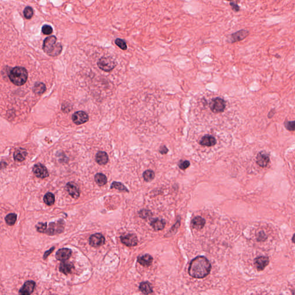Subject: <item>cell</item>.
<instances>
[{"label": "cell", "mask_w": 295, "mask_h": 295, "mask_svg": "<svg viewBox=\"0 0 295 295\" xmlns=\"http://www.w3.org/2000/svg\"><path fill=\"white\" fill-rule=\"evenodd\" d=\"M73 268L74 265L73 263L65 261H62V262L61 263L59 267V270L62 273L67 275L72 272V270L73 269Z\"/></svg>", "instance_id": "18"}, {"label": "cell", "mask_w": 295, "mask_h": 295, "mask_svg": "<svg viewBox=\"0 0 295 295\" xmlns=\"http://www.w3.org/2000/svg\"><path fill=\"white\" fill-rule=\"evenodd\" d=\"M65 189L72 198L77 199L80 197V188L76 183L73 182L67 183L65 186Z\"/></svg>", "instance_id": "10"}, {"label": "cell", "mask_w": 295, "mask_h": 295, "mask_svg": "<svg viewBox=\"0 0 295 295\" xmlns=\"http://www.w3.org/2000/svg\"><path fill=\"white\" fill-rule=\"evenodd\" d=\"M202 104L207 108V111L213 116H218L226 110L227 103L225 99L220 96H214L207 99L204 98Z\"/></svg>", "instance_id": "2"}, {"label": "cell", "mask_w": 295, "mask_h": 295, "mask_svg": "<svg viewBox=\"0 0 295 295\" xmlns=\"http://www.w3.org/2000/svg\"><path fill=\"white\" fill-rule=\"evenodd\" d=\"M95 180L96 183L100 186H104L107 183V177L102 173L96 174L95 176Z\"/></svg>", "instance_id": "25"}, {"label": "cell", "mask_w": 295, "mask_h": 295, "mask_svg": "<svg viewBox=\"0 0 295 295\" xmlns=\"http://www.w3.org/2000/svg\"><path fill=\"white\" fill-rule=\"evenodd\" d=\"M5 220L8 225L12 226L17 220V215L15 213H9L6 216Z\"/></svg>", "instance_id": "28"}, {"label": "cell", "mask_w": 295, "mask_h": 295, "mask_svg": "<svg viewBox=\"0 0 295 295\" xmlns=\"http://www.w3.org/2000/svg\"><path fill=\"white\" fill-rule=\"evenodd\" d=\"M110 189H116L121 192H128V189L125 186H124L122 183L118 182H113L110 187Z\"/></svg>", "instance_id": "30"}, {"label": "cell", "mask_w": 295, "mask_h": 295, "mask_svg": "<svg viewBox=\"0 0 295 295\" xmlns=\"http://www.w3.org/2000/svg\"><path fill=\"white\" fill-rule=\"evenodd\" d=\"M178 165L180 169L182 170H185L189 167L190 163L188 160H180Z\"/></svg>", "instance_id": "38"}, {"label": "cell", "mask_w": 295, "mask_h": 295, "mask_svg": "<svg viewBox=\"0 0 295 295\" xmlns=\"http://www.w3.org/2000/svg\"><path fill=\"white\" fill-rule=\"evenodd\" d=\"M249 34L250 32L248 30L244 29H240L230 35V36L228 37V42L233 43L235 42L242 41L244 39L246 38L249 35Z\"/></svg>", "instance_id": "8"}, {"label": "cell", "mask_w": 295, "mask_h": 295, "mask_svg": "<svg viewBox=\"0 0 295 295\" xmlns=\"http://www.w3.org/2000/svg\"><path fill=\"white\" fill-rule=\"evenodd\" d=\"M152 213L151 210L148 209H142L139 212V215L141 218L143 219L148 218L152 216Z\"/></svg>", "instance_id": "35"}, {"label": "cell", "mask_w": 295, "mask_h": 295, "mask_svg": "<svg viewBox=\"0 0 295 295\" xmlns=\"http://www.w3.org/2000/svg\"><path fill=\"white\" fill-rule=\"evenodd\" d=\"M46 90V87L45 85L43 83H40V82H38V83H35L33 88H32V90L34 92V93L38 94V95H40V94H42L43 93H44Z\"/></svg>", "instance_id": "26"}, {"label": "cell", "mask_w": 295, "mask_h": 295, "mask_svg": "<svg viewBox=\"0 0 295 295\" xmlns=\"http://www.w3.org/2000/svg\"><path fill=\"white\" fill-rule=\"evenodd\" d=\"M179 225L180 220H179V221H178L177 222V223H176V224H175V225H174L172 227V228L171 229V230H170V231L169 232V233H167V235H169V236H171V235H172L173 234L177 232L178 229L179 228Z\"/></svg>", "instance_id": "39"}, {"label": "cell", "mask_w": 295, "mask_h": 295, "mask_svg": "<svg viewBox=\"0 0 295 295\" xmlns=\"http://www.w3.org/2000/svg\"><path fill=\"white\" fill-rule=\"evenodd\" d=\"M64 230V222L63 220H60L57 223H51L48 229L46 231V234L48 235H54L63 232Z\"/></svg>", "instance_id": "7"}, {"label": "cell", "mask_w": 295, "mask_h": 295, "mask_svg": "<svg viewBox=\"0 0 295 295\" xmlns=\"http://www.w3.org/2000/svg\"><path fill=\"white\" fill-rule=\"evenodd\" d=\"M35 175L40 179H45L49 177V172L47 169L43 164L38 163L35 164L32 169Z\"/></svg>", "instance_id": "9"}, {"label": "cell", "mask_w": 295, "mask_h": 295, "mask_svg": "<svg viewBox=\"0 0 295 295\" xmlns=\"http://www.w3.org/2000/svg\"><path fill=\"white\" fill-rule=\"evenodd\" d=\"M256 238L257 241L258 242H264L268 239L267 235L263 231H259L257 233Z\"/></svg>", "instance_id": "37"}, {"label": "cell", "mask_w": 295, "mask_h": 295, "mask_svg": "<svg viewBox=\"0 0 295 295\" xmlns=\"http://www.w3.org/2000/svg\"><path fill=\"white\" fill-rule=\"evenodd\" d=\"M43 201L47 205H52L55 202V196L52 192H47L45 195Z\"/></svg>", "instance_id": "27"}, {"label": "cell", "mask_w": 295, "mask_h": 295, "mask_svg": "<svg viewBox=\"0 0 295 295\" xmlns=\"http://www.w3.org/2000/svg\"><path fill=\"white\" fill-rule=\"evenodd\" d=\"M211 268V264L205 257L198 256L191 261L188 271L193 278H204L209 274Z\"/></svg>", "instance_id": "1"}, {"label": "cell", "mask_w": 295, "mask_h": 295, "mask_svg": "<svg viewBox=\"0 0 295 295\" xmlns=\"http://www.w3.org/2000/svg\"><path fill=\"white\" fill-rule=\"evenodd\" d=\"M72 254V251L67 248H63L58 250L56 254L55 257L57 260L60 261H65L69 259Z\"/></svg>", "instance_id": "16"}, {"label": "cell", "mask_w": 295, "mask_h": 295, "mask_svg": "<svg viewBox=\"0 0 295 295\" xmlns=\"http://www.w3.org/2000/svg\"><path fill=\"white\" fill-rule=\"evenodd\" d=\"M168 150L167 149V148L165 146H161L160 148V152L162 154H167L168 152Z\"/></svg>", "instance_id": "42"}, {"label": "cell", "mask_w": 295, "mask_h": 295, "mask_svg": "<svg viewBox=\"0 0 295 295\" xmlns=\"http://www.w3.org/2000/svg\"><path fill=\"white\" fill-rule=\"evenodd\" d=\"M43 50L48 55L56 57L61 53L62 46L60 43L57 42V38L55 36L52 35L44 40Z\"/></svg>", "instance_id": "3"}, {"label": "cell", "mask_w": 295, "mask_h": 295, "mask_svg": "<svg viewBox=\"0 0 295 295\" xmlns=\"http://www.w3.org/2000/svg\"><path fill=\"white\" fill-rule=\"evenodd\" d=\"M166 221L163 219L155 218L151 223V225L155 231L163 230L166 226Z\"/></svg>", "instance_id": "20"}, {"label": "cell", "mask_w": 295, "mask_h": 295, "mask_svg": "<svg viewBox=\"0 0 295 295\" xmlns=\"http://www.w3.org/2000/svg\"><path fill=\"white\" fill-rule=\"evenodd\" d=\"M192 228L200 230L204 228L205 225V220L201 216H197L192 220Z\"/></svg>", "instance_id": "19"}, {"label": "cell", "mask_w": 295, "mask_h": 295, "mask_svg": "<svg viewBox=\"0 0 295 295\" xmlns=\"http://www.w3.org/2000/svg\"><path fill=\"white\" fill-rule=\"evenodd\" d=\"M98 65L100 69L105 72H110L116 65V60L112 57H102L98 62Z\"/></svg>", "instance_id": "6"}, {"label": "cell", "mask_w": 295, "mask_h": 295, "mask_svg": "<svg viewBox=\"0 0 295 295\" xmlns=\"http://www.w3.org/2000/svg\"><path fill=\"white\" fill-rule=\"evenodd\" d=\"M138 262L143 266H149L153 262V258L149 254H145L138 257Z\"/></svg>", "instance_id": "21"}, {"label": "cell", "mask_w": 295, "mask_h": 295, "mask_svg": "<svg viewBox=\"0 0 295 295\" xmlns=\"http://www.w3.org/2000/svg\"><path fill=\"white\" fill-rule=\"evenodd\" d=\"M23 14L26 19H31L34 15V10L30 6H27L23 11Z\"/></svg>", "instance_id": "31"}, {"label": "cell", "mask_w": 295, "mask_h": 295, "mask_svg": "<svg viewBox=\"0 0 295 295\" xmlns=\"http://www.w3.org/2000/svg\"><path fill=\"white\" fill-rule=\"evenodd\" d=\"M115 43L121 49H122L123 50H126L128 49L126 43L123 39L120 38L116 39V40H115Z\"/></svg>", "instance_id": "32"}, {"label": "cell", "mask_w": 295, "mask_h": 295, "mask_svg": "<svg viewBox=\"0 0 295 295\" xmlns=\"http://www.w3.org/2000/svg\"><path fill=\"white\" fill-rule=\"evenodd\" d=\"M142 175H143L144 179L145 180L146 182H148L152 181L154 179L155 174H154V171H152L151 169H147L144 172Z\"/></svg>", "instance_id": "29"}, {"label": "cell", "mask_w": 295, "mask_h": 295, "mask_svg": "<svg viewBox=\"0 0 295 295\" xmlns=\"http://www.w3.org/2000/svg\"><path fill=\"white\" fill-rule=\"evenodd\" d=\"M269 155L264 151L260 152L257 156V164L262 168H265L269 164Z\"/></svg>", "instance_id": "15"}, {"label": "cell", "mask_w": 295, "mask_h": 295, "mask_svg": "<svg viewBox=\"0 0 295 295\" xmlns=\"http://www.w3.org/2000/svg\"><path fill=\"white\" fill-rule=\"evenodd\" d=\"M217 139L216 136L209 133L201 136L198 141V143L201 146L206 149L214 148L217 144Z\"/></svg>", "instance_id": "5"}, {"label": "cell", "mask_w": 295, "mask_h": 295, "mask_svg": "<svg viewBox=\"0 0 295 295\" xmlns=\"http://www.w3.org/2000/svg\"><path fill=\"white\" fill-rule=\"evenodd\" d=\"M54 248H55V247H53L51 248L50 250H49L48 251H46L45 253V254H44V256H43V259H46V258H47V257H48V256H49V255H50L53 252V251L54 250Z\"/></svg>", "instance_id": "41"}, {"label": "cell", "mask_w": 295, "mask_h": 295, "mask_svg": "<svg viewBox=\"0 0 295 295\" xmlns=\"http://www.w3.org/2000/svg\"><path fill=\"white\" fill-rule=\"evenodd\" d=\"M121 242L128 247H133L138 243V239L136 235L129 233L120 237Z\"/></svg>", "instance_id": "11"}, {"label": "cell", "mask_w": 295, "mask_h": 295, "mask_svg": "<svg viewBox=\"0 0 295 295\" xmlns=\"http://www.w3.org/2000/svg\"><path fill=\"white\" fill-rule=\"evenodd\" d=\"M72 120L77 125H81L88 121V116L84 111H77L72 116Z\"/></svg>", "instance_id": "17"}, {"label": "cell", "mask_w": 295, "mask_h": 295, "mask_svg": "<svg viewBox=\"0 0 295 295\" xmlns=\"http://www.w3.org/2000/svg\"><path fill=\"white\" fill-rule=\"evenodd\" d=\"M47 223H39L38 224L36 225L35 228L40 233H45L47 230Z\"/></svg>", "instance_id": "33"}, {"label": "cell", "mask_w": 295, "mask_h": 295, "mask_svg": "<svg viewBox=\"0 0 295 295\" xmlns=\"http://www.w3.org/2000/svg\"><path fill=\"white\" fill-rule=\"evenodd\" d=\"M275 113H276V111H275V110H271L270 111L269 114H268V116H269V118H271L274 115Z\"/></svg>", "instance_id": "43"}, {"label": "cell", "mask_w": 295, "mask_h": 295, "mask_svg": "<svg viewBox=\"0 0 295 295\" xmlns=\"http://www.w3.org/2000/svg\"><path fill=\"white\" fill-rule=\"evenodd\" d=\"M292 242L293 243H295V233L293 235V237L292 238Z\"/></svg>", "instance_id": "44"}, {"label": "cell", "mask_w": 295, "mask_h": 295, "mask_svg": "<svg viewBox=\"0 0 295 295\" xmlns=\"http://www.w3.org/2000/svg\"><path fill=\"white\" fill-rule=\"evenodd\" d=\"M230 6L232 8V9L235 12H238L240 11V6L235 2H231L230 4Z\"/></svg>", "instance_id": "40"}, {"label": "cell", "mask_w": 295, "mask_h": 295, "mask_svg": "<svg viewBox=\"0 0 295 295\" xmlns=\"http://www.w3.org/2000/svg\"><path fill=\"white\" fill-rule=\"evenodd\" d=\"M105 238L101 233H95L90 236V244L93 247H98L105 243Z\"/></svg>", "instance_id": "12"}, {"label": "cell", "mask_w": 295, "mask_h": 295, "mask_svg": "<svg viewBox=\"0 0 295 295\" xmlns=\"http://www.w3.org/2000/svg\"><path fill=\"white\" fill-rule=\"evenodd\" d=\"M108 156L105 152H99L96 155V161L100 165H105L108 163Z\"/></svg>", "instance_id": "23"}, {"label": "cell", "mask_w": 295, "mask_h": 295, "mask_svg": "<svg viewBox=\"0 0 295 295\" xmlns=\"http://www.w3.org/2000/svg\"><path fill=\"white\" fill-rule=\"evenodd\" d=\"M27 152L25 149L19 148L14 152L13 158L15 161L18 162H22L25 160Z\"/></svg>", "instance_id": "22"}, {"label": "cell", "mask_w": 295, "mask_h": 295, "mask_svg": "<svg viewBox=\"0 0 295 295\" xmlns=\"http://www.w3.org/2000/svg\"><path fill=\"white\" fill-rule=\"evenodd\" d=\"M36 283L34 281H26L23 286L19 290V294L20 295H31L34 291L35 288Z\"/></svg>", "instance_id": "14"}, {"label": "cell", "mask_w": 295, "mask_h": 295, "mask_svg": "<svg viewBox=\"0 0 295 295\" xmlns=\"http://www.w3.org/2000/svg\"><path fill=\"white\" fill-rule=\"evenodd\" d=\"M9 77L14 85L21 86L26 83L28 78V73L24 67L16 66L11 69Z\"/></svg>", "instance_id": "4"}, {"label": "cell", "mask_w": 295, "mask_h": 295, "mask_svg": "<svg viewBox=\"0 0 295 295\" xmlns=\"http://www.w3.org/2000/svg\"><path fill=\"white\" fill-rule=\"evenodd\" d=\"M269 258L266 256H259L254 259V264L257 270L262 271L269 265Z\"/></svg>", "instance_id": "13"}, {"label": "cell", "mask_w": 295, "mask_h": 295, "mask_svg": "<svg viewBox=\"0 0 295 295\" xmlns=\"http://www.w3.org/2000/svg\"><path fill=\"white\" fill-rule=\"evenodd\" d=\"M42 32L45 35H51L53 32V29L51 26L47 24H45L42 28Z\"/></svg>", "instance_id": "36"}, {"label": "cell", "mask_w": 295, "mask_h": 295, "mask_svg": "<svg viewBox=\"0 0 295 295\" xmlns=\"http://www.w3.org/2000/svg\"><path fill=\"white\" fill-rule=\"evenodd\" d=\"M139 289L145 295L151 294L153 292V288L151 285L148 282H142L140 284Z\"/></svg>", "instance_id": "24"}, {"label": "cell", "mask_w": 295, "mask_h": 295, "mask_svg": "<svg viewBox=\"0 0 295 295\" xmlns=\"http://www.w3.org/2000/svg\"><path fill=\"white\" fill-rule=\"evenodd\" d=\"M284 126L287 130L290 131H295V121L285 122Z\"/></svg>", "instance_id": "34"}, {"label": "cell", "mask_w": 295, "mask_h": 295, "mask_svg": "<svg viewBox=\"0 0 295 295\" xmlns=\"http://www.w3.org/2000/svg\"><path fill=\"white\" fill-rule=\"evenodd\" d=\"M227 1H232V0H227Z\"/></svg>", "instance_id": "45"}]
</instances>
